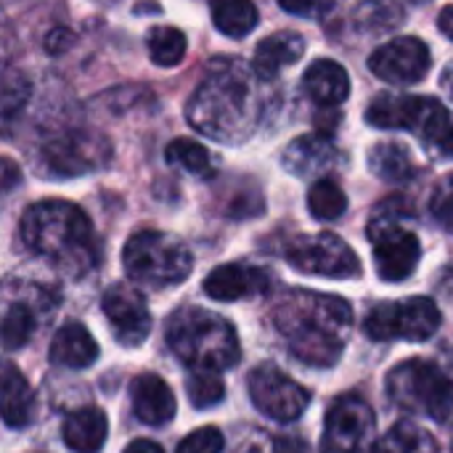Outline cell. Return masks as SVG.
<instances>
[{"mask_svg":"<svg viewBox=\"0 0 453 453\" xmlns=\"http://www.w3.org/2000/svg\"><path fill=\"white\" fill-rule=\"evenodd\" d=\"M263 77L239 58L212 61L186 106L188 122L220 143H244L260 127L268 98Z\"/></svg>","mask_w":453,"mask_h":453,"instance_id":"obj_1","label":"cell"},{"mask_svg":"<svg viewBox=\"0 0 453 453\" xmlns=\"http://www.w3.org/2000/svg\"><path fill=\"white\" fill-rule=\"evenodd\" d=\"M32 414H35L32 385L16 366H5L0 372V419L8 427L21 430L32 422Z\"/></svg>","mask_w":453,"mask_h":453,"instance_id":"obj_23","label":"cell"},{"mask_svg":"<svg viewBox=\"0 0 453 453\" xmlns=\"http://www.w3.org/2000/svg\"><path fill=\"white\" fill-rule=\"evenodd\" d=\"M167 345L188 369L226 372L239 364V337L231 321L204 308H180L167 321Z\"/></svg>","mask_w":453,"mask_h":453,"instance_id":"obj_4","label":"cell"},{"mask_svg":"<svg viewBox=\"0 0 453 453\" xmlns=\"http://www.w3.org/2000/svg\"><path fill=\"white\" fill-rule=\"evenodd\" d=\"M451 226H453V220H451Z\"/></svg>","mask_w":453,"mask_h":453,"instance_id":"obj_44","label":"cell"},{"mask_svg":"<svg viewBox=\"0 0 453 453\" xmlns=\"http://www.w3.org/2000/svg\"><path fill=\"white\" fill-rule=\"evenodd\" d=\"M268 287H271L268 273L263 268L244 265V263H226L204 279L207 297L218 303H234L252 295H263Z\"/></svg>","mask_w":453,"mask_h":453,"instance_id":"obj_17","label":"cell"},{"mask_svg":"<svg viewBox=\"0 0 453 453\" xmlns=\"http://www.w3.org/2000/svg\"><path fill=\"white\" fill-rule=\"evenodd\" d=\"M422 435H425V433H419L414 425L401 422V425H395L390 433H385V435L374 443L372 453H417Z\"/></svg>","mask_w":453,"mask_h":453,"instance_id":"obj_32","label":"cell"},{"mask_svg":"<svg viewBox=\"0 0 453 453\" xmlns=\"http://www.w3.org/2000/svg\"><path fill=\"white\" fill-rule=\"evenodd\" d=\"M430 207H433V215H435L438 220H443L446 226H451V220H453V173H449L446 178H441V180H438V186H435V191H433V202H430Z\"/></svg>","mask_w":453,"mask_h":453,"instance_id":"obj_34","label":"cell"},{"mask_svg":"<svg viewBox=\"0 0 453 453\" xmlns=\"http://www.w3.org/2000/svg\"><path fill=\"white\" fill-rule=\"evenodd\" d=\"M441 308L430 297H406L395 303H380L366 316V334L372 340H409L425 342L441 329Z\"/></svg>","mask_w":453,"mask_h":453,"instance_id":"obj_10","label":"cell"},{"mask_svg":"<svg viewBox=\"0 0 453 453\" xmlns=\"http://www.w3.org/2000/svg\"><path fill=\"white\" fill-rule=\"evenodd\" d=\"M56 295L32 281H11L0 287V348L21 350L56 311Z\"/></svg>","mask_w":453,"mask_h":453,"instance_id":"obj_9","label":"cell"},{"mask_svg":"<svg viewBox=\"0 0 453 453\" xmlns=\"http://www.w3.org/2000/svg\"><path fill=\"white\" fill-rule=\"evenodd\" d=\"M32 98V82L24 72L5 66L0 74V133L8 135L11 127L21 119Z\"/></svg>","mask_w":453,"mask_h":453,"instance_id":"obj_25","label":"cell"},{"mask_svg":"<svg viewBox=\"0 0 453 453\" xmlns=\"http://www.w3.org/2000/svg\"><path fill=\"white\" fill-rule=\"evenodd\" d=\"M165 159L167 165L173 167H180L183 173L194 175V178H207L212 173V159H210V151L191 141V138H175L167 151H165Z\"/></svg>","mask_w":453,"mask_h":453,"instance_id":"obj_30","label":"cell"},{"mask_svg":"<svg viewBox=\"0 0 453 453\" xmlns=\"http://www.w3.org/2000/svg\"><path fill=\"white\" fill-rule=\"evenodd\" d=\"M24 244L45 257L69 279L90 273L98 263V239L90 218L72 202L45 199L32 204L21 218Z\"/></svg>","mask_w":453,"mask_h":453,"instance_id":"obj_3","label":"cell"},{"mask_svg":"<svg viewBox=\"0 0 453 453\" xmlns=\"http://www.w3.org/2000/svg\"><path fill=\"white\" fill-rule=\"evenodd\" d=\"M441 82H443L446 93L451 96V101H453V64H449V66L443 69V74H441Z\"/></svg>","mask_w":453,"mask_h":453,"instance_id":"obj_42","label":"cell"},{"mask_svg":"<svg viewBox=\"0 0 453 453\" xmlns=\"http://www.w3.org/2000/svg\"><path fill=\"white\" fill-rule=\"evenodd\" d=\"M308 210L316 220H337L348 210V196L337 180L321 178L308 191Z\"/></svg>","mask_w":453,"mask_h":453,"instance_id":"obj_29","label":"cell"},{"mask_svg":"<svg viewBox=\"0 0 453 453\" xmlns=\"http://www.w3.org/2000/svg\"><path fill=\"white\" fill-rule=\"evenodd\" d=\"M122 453H165L157 443H151V441H133L127 449Z\"/></svg>","mask_w":453,"mask_h":453,"instance_id":"obj_41","label":"cell"},{"mask_svg":"<svg viewBox=\"0 0 453 453\" xmlns=\"http://www.w3.org/2000/svg\"><path fill=\"white\" fill-rule=\"evenodd\" d=\"M109 162L111 141L101 130L77 122L48 127L37 143V167L45 178H80L104 170Z\"/></svg>","mask_w":453,"mask_h":453,"instance_id":"obj_6","label":"cell"},{"mask_svg":"<svg viewBox=\"0 0 453 453\" xmlns=\"http://www.w3.org/2000/svg\"><path fill=\"white\" fill-rule=\"evenodd\" d=\"M332 162H334V146L319 135H303V138L292 141L284 151V167L300 178L329 170Z\"/></svg>","mask_w":453,"mask_h":453,"instance_id":"obj_24","label":"cell"},{"mask_svg":"<svg viewBox=\"0 0 453 453\" xmlns=\"http://www.w3.org/2000/svg\"><path fill=\"white\" fill-rule=\"evenodd\" d=\"M146 50L157 66H178L186 56V35L175 27H151L146 35Z\"/></svg>","mask_w":453,"mask_h":453,"instance_id":"obj_28","label":"cell"},{"mask_svg":"<svg viewBox=\"0 0 453 453\" xmlns=\"http://www.w3.org/2000/svg\"><path fill=\"white\" fill-rule=\"evenodd\" d=\"M366 122L382 130H409L427 146L430 154L453 159V117L441 101L430 96L380 93L366 109Z\"/></svg>","mask_w":453,"mask_h":453,"instance_id":"obj_5","label":"cell"},{"mask_svg":"<svg viewBox=\"0 0 453 453\" xmlns=\"http://www.w3.org/2000/svg\"><path fill=\"white\" fill-rule=\"evenodd\" d=\"M369 167L385 183H406L417 175V162L403 143H374L369 151Z\"/></svg>","mask_w":453,"mask_h":453,"instance_id":"obj_26","label":"cell"},{"mask_svg":"<svg viewBox=\"0 0 453 453\" xmlns=\"http://www.w3.org/2000/svg\"><path fill=\"white\" fill-rule=\"evenodd\" d=\"M438 27H441V32L453 40V5H446L443 11H441V16H438Z\"/></svg>","mask_w":453,"mask_h":453,"instance_id":"obj_40","label":"cell"},{"mask_svg":"<svg viewBox=\"0 0 453 453\" xmlns=\"http://www.w3.org/2000/svg\"><path fill=\"white\" fill-rule=\"evenodd\" d=\"M122 265L138 284L165 289L186 281L194 268L191 250L162 231H138L122 250Z\"/></svg>","mask_w":453,"mask_h":453,"instance_id":"obj_7","label":"cell"},{"mask_svg":"<svg viewBox=\"0 0 453 453\" xmlns=\"http://www.w3.org/2000/svg\"><path fill=\"white\" fill-rule=\"evenodd\" d=\"M279 5L287 11V13H295V16H321L329 11V0H279Z\"/></svg>","mask_w":453,"mask_h":453,"instance_id":"obj_35","label":"cell"},{"mask_svg":"<svg viewBox=\"0 0 453 453\" xmlns=\"http://www.w3.org/2000/svg\"><path fill=\"white\" fill-rule=\"evenodd\" d=\"M430 66V48L419 37H395L369 56V69L393 85H414L427 77Z\"/></svg>","mask_w":453,"mask_h":453,"instance_id":"obj_15","label":"cell"},{"mask_svg":"<svg viewBox=\"0 0 453 453\" xmlns=\"http://www.w3.org/2000/svg\"><path fill=\"white\" fill-rule=\"evenodd\" d=\"M284 255H287L292 268H297L303 273H311V276L353 279V276L361 273L358 255L337 234H329V231L295 236L287 244Z\"/></svg>","mask_w":453,"mask_h":453,"instance_id":"obj_11","label":"cell"},{"mask_svg":"<svg viewBox=\"0 0 453 453\" xmlns=\"http://www.w3.org/2000/svg\"><path fill=\"white\" fill-rule=\"evenodd\" d=\"M414 3H427V0H414Z\"/></svg>","mask_w":453,"mask_h":453,"instance_id":"obj_43","label":"cell"},{"mask_svg":"<svg viewBox=\"0 0 453 453\" xmlns=\"http://www.w3.org/2000/svg\"><path fill=\"white\" fill-rule=\"evenodd\" d=\"M101 311L111 324V332L119 345L138 348L151 334V313L146 308L143 295L135 287L114 284L101 297Z\"/></svg>","mask_w":453,"mask_h":453,"instance_id":"obj_16","label":"cell"},{"mask_svg":"<svg viewBox=\"0 0 453 453\" xmlns=\"http://www.w3.org/2000/svg\"><path fill=\"white\" fill-rule=\"evenodd\" d=\"M106 435H109V419L96 406L72 411L61 427V438L66 449L74 453H98L106 443Z\"/></svg>","mask_w":453,"mask_h":453,"instance_id":"obj_22","label":"cell"},{"mask_svg":"<svg viewBox=\"0 0 453 453\" xmlns=\"http://www.w3.org/2000/svg\"><path fill=\"white\" fill-rule=\"evenodd\" d=\"M212 24L226 37H247L257 27V8L252 0H210Z\"/></svg>","mask_w":453,"mask_h":453,"instance_id":"obj_27","label":"cell"},{"mask_svg":"<svg viewBox=\"0 0 453 453\" xmlns=\"http://www.w3.org/2000/svg\"><path fill=\"white\" fill-rule=\"evenodd\" d=\"M374 435V411L358 395L337 398L324 422L321 453H361Z\"/></svg>","mask_w":453,"mask_h":453,"instance_id":"obj_14","label":"cell"},{"mask_svg":"<svg viewBox=\"0 0 453 453\" xmlns=\"http://www.w3.org/2000/svg\"><path fill=\"white\" fill-rule=\"evenodd\" d=\"M21 183V170L13 159L0 154V199L13 194V188Z\"/></svg>","mask_w":453,"mask_h":453,"instance_id":"obj_36","label":"cell"},{"mask_svg":"<svg viewBox=\"0 0 453 453\" xmlns=\"http://www.w3.org/2000/svg\"><path fill=\"white\" fill-rule=\"evenodd\" d=\"M369 242L374 244V265L385 281H406L422 257L417 234L398 226L393 218H374L369 223Z\"/></svg>","mask_w":453,"mask_h":453,"instance_id":"obj_13","label":"cell"},{"mask_svg":"<svg viewBox=\"0 0 453 453\" xmlns=\"http://www.w3.org/2000/svg\"><path fill=\"white\" fill-rule=\"evenodd\" d=\"M130 406L138 422L162 427L175 417V395L159 374H141L130 385Z\"/></svg>","mask_w":453,"mask_h":453,"instance_id":"obj_18","label":"cell"},{"mask_svg":"<svg viewBox=\"0 0 453 453\" xmlns=\"http://www.w3.org/2000/svg\"><path fill=\"white\" fill-rule=\"evenodd\" d=\"M273 453H308V446L300 438H279L273 443Z\"/></svg>","mask_w":453,"mask_h":453,"instance_id":"obj_39","label":"cell"},{"mask_svg":"<svg viewBox=\"0 0 453 453\" xmlns=\"http://www.w3.org/2000/svg\"><path fill=\"white\" fill-rule=\"evenodd\" d=\"M223 446H226V441L218 427H202V430H194L191 435H186L178 443L175 453H220Z\"/></svg>","mask_w":453,"mask_h":453,"instance_id":"obj_33","label":"cell"},{"mask_svg":"<svg viewBox=\"0 0 453 453\" xmlns=\"http://www.w3.org/2000/svg\"><path fill=\"white\" fill-rule=\"evenodd\" d=\"M247 385L255 409L273 422H284V425L295 422L303 417V411L311 403V393L273 364H263L252 369Z\"/></svg>","mask_w":453,"mask_h":453,"instance_id":"obj_12","label":"cell"},{"mask_svg":"<svg viewBox=\"0 0 453 453\" xmlns=\"http://www.w3.org/2000/svg\"><path fill=\"white\" fill-rule=\"evenodd\" d=\"M305 53V37L297 32H273L265 40H260V45L255 48V61L252 69L263 77V80H273L279 72H284L287 66L297 64Z\"/></svg>","mask_w":453,"mask_h":453,"instance_id":"obj_21","label":"cell"},{"mask_svg":"<svg viewBox=\"0 0 453 453\" xmlns=\"http://www.w3.org/2000/svg\"><path fill=\"white\" fill-rule=\"evenodd\" d=\"M388 395L398 409L438 422L449 419L453 411V382L449 374L422 358L403 361L388 374Z\"/></svg>","mask_w":453,"mask_h":453,"instance_id":"obj_8","label":"cell"},{"mask_svg":"<svg viewBox=\"0 0 453 453\" xmlns=\"http://www.w3.org/2000/svg\"><path fill=\"white\" fill-rule=\"evenodd\" d=\"M186 388H188V401L196 409H212L226 395V385L220 380V372H210V369H191Z\"/></svg>","mask_w":453,"mask_h":453,"instance_id":"obj_31","label":"cell"},{"mask_svg":"<svg viewBox=\"0 0 453 453\" xmlns=\"http://www.w3.org/2000/svg\"><path fill=\"white\" fill-rule=\"evenodd\" d=\"M72 42H74V35L69 29H64V27H56L45 37V50L56 56V53H64L66 48H72Z\"/></svg>","mask_w":453,"mask_h":453,"instance_id":"obj_37","label":"cell"},{"mask_svg":"<svg viewBox=\"0 0 453 453\" xmlns=\"http://www.w3.org/2000/svg\"><path fill=\"white\" fill-rule=\"evenodd\" d=\"M98 353H101V350H98V342H96L93 334H90L82 324H77V321L64 324V326L53 334L50 350H48L50 361H53L56 366H64V369H88V366L96 364Z\"/></svg>","mask_w":453,"mask_h":453,"instance_id":"obj_20","label":"cell"},{"mask_svg":"<svg viewBox=\"0 0 453 453\" xmlns=\"http://www.w3.org/2000/svg\"><path fill=\"white\" fill-rule=\"evenodd\" d=\"M11 50H13V29H11L8 16L0 11V74H3V69L8 66Z\"/></svg>","mask_w":453,"mask_h":453,"instance_id":"obj_38","label":"cell"},{"mask_svg":"<svg viewBox=\"0 0 453 453\" xmlns=\"http://www.w3.org/2000/svg\"><path fill=\"white\" fill-rule=\"evenodd\" d=\"M303 85L311 101H316L321 109H334L350 96V77L345 66L332 58L313 61L303 74Z\"/></svg>","mask_w":453,"mask_h":453,"instance_id":"obj_19","label":"cell"},{"mask_svg":"<svg viewBox=\"0 0 453 453\" xmlns=\"http://www.w3.org/2000/svg\"><path fill=\"white\" fill-rule=\"evenodd\" d=\"M273 324L295 358L311 366H334L348 345L353 308L337 295L292 289L273 308Z\"/></svg>","mask_w":453,"mask_h":453,"instance_id":"obj_2","label":"cell"}]
</instances>
